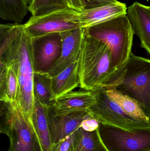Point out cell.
Listing matches in <instances>:
<instances>
[{
  "instance_id": "1",
  "label": "cell",
  "mask_w": 150,
  "mask_h": 151,
  "mask_svg": "<svg viewBox=\"0 0 150 151\" xmlns=\"http://www.w3.org/2000/svg\"><path fill=\"white\" fill-rule=\"evenodd\" d=\"M0 63L11 67L19 82L17 103L31 119L34 101L33 90L34 73L32 38L23 24H1Z\"/></svg>"
},
{
  "instance_id": "2",
  "label": "cell",
  "mask_w": 150,
  "mask_h": 151,
  "mask_svg": "<svg viewBox=\"0 0 150 151\" xmlns=\"http://www.w3.org/2000/svg\"><path fill=\"white\" fill-rule=\"evenodd\" d=\"M78 64L79 87L85 90L106 88L117 74L108 46L92 38L85 31Z\"/></svg>"
},
{
  "instance_id": "3",
  "label": "cell",
  "mask_w": 150,
  "mask_h": 151,
  "mask_svg": "<svg viewBox=\"0 0 150 151\" xmlns=\"http://www.w3.org/2000/svg\"><path fill=\"white\" fill-rule=\"evenodd\" d=\"M114 88L135 100L150 119V59L131 54L106 89Z\"/></svg>"
},
{
  "instance_id": "4",
  "label": "cell",
  "mask_w": 150,
  "mask_h": 151,
  "mask_svg": "<svg viewBox=\"0 0 150 151\" xmlns=\"http://www.w3.org/2000/svg\"><path fill=\"white\" fill-rule=\"evenodd\" d=\"M85 32L108 46L114 66L119 72L133 53L135 33L127 14L86 28Z\"/></svg>"
},
{
  "instance_id": "5",
  "label": "cell",
  "mask_w": 150,
  "mask_h": 151,
  "mask_svg": "<svg viewBox=\"0 0 150 151\" xmlns=\"http://www.w3.org/2000/svg\"><path fill=\"white\" fill-rule=\"evenodd\" d=\"M92 91L96 102L87 111L100 124L117 127L130 132L150 129V123L137 120L127 114L107 95L105 89L99 88Z\"/></svg>"
},
{
  "instance_id": "6",
  "label": "cell",
  "mask_w": 150,
  "mask_h": 151,
  "mask_svg": "<svg viewBox=\"0 0 150 151\" xmlns=\"http://www.w3.org/2000/svg\"><path fill=\"white\" fill-rule=\"evenodd\" d=\"M24 27L32 38L61 33L81 27L79 12L66 7L38 16H32Z\"/></svg>"
},
{
  "instance_id": "7",
  "label": "cell",
  "mask_w": 150,
  "mask_h": 151,
  "mask_svg": "<svg viewBox=\"0 0 150 151\" xmlns=\"http://www.w3.org/2000/svg\"><path fill=\"white\" fill-rule=\"evenodd\" d=\"M6 103L11 116L9 151H42L31 119L16 101Z\"/></svg>"
},
{
  "instance_id": "8",
  "label": "cell",
  "mask_w": 150,
  "mask_h": 151,
  "mask_svg": "<svg viewBox=\"0 0 150 151\" xmlns=\"http://www.w3.org/2000/svg\"><path fill=\"white\" fill-rule=\"evenodd\" d=\"M99 132L108 151H150V129L130 132L100 123Z\"/></svg>"
},
{
  "instance_id": "9",
  "label": "cell",
  "mask_w": 150,
  "mask_h": 151,
  "mask_svg": "<svg viewBox=\"0 0 150 151\" xmlns=\"http://www.w3.org/2000/svg\"><path fill=\"white\" fill-rule=\"evenodd\" d=\"M34 72L48 73L61 54L60 33L32 38Z\"/></svg>"
},
{
  "instance_id": "10",
  "label": "cell",
  "mask_w": 150,
  "mask_h": 151,
  "mask_svg": "<svg viewBox=\"0 0 150 151\" xmlns=\"http://www.w3.org/2000/svg\"><path fill=\"white\" fill-rule=\"evenodd\" d=\"M85 31V28L79 27L60 33L61 54L59 60L48 72L49 75L55 76L70 64L79 61Z\"/></svg>"
},
{
  "instance_id": "11",
  "label": "cell",
  "mask_w": 150,
  "mask_h": 151,
  "mask_svg": "<svg viewBox=\"0 0 150 151\" xmlns=\"http://www.w3.org/2000/svg\"><path fill=\"white\" fill-rule=\"evenodd\" d=\"M89 115L87 110L56 115L49 108L48 122L53 145L63 141L81 127L82 122Z\"/></svg>"
},
{
  "instance_id": "12",
  "label": "cell",
  "mask_w": 150,
  "mask_h": 151,
  "mask_svg": "<svg viewBox=\"0 0 150 151\" xmlns=\"http://www.w3.org/2000/svg\"><path fill=\"white\" fill-rule=\"evenodd\" d=\"M96 102V98L90 91H73L56 98L50 109L56 115H64L86 111Z\"/></svg>"
},
{
  "instance_id": "13",
  "label": "cell",
  "mask_w": 150,
  "mask_h": 151,
  "mask_svg": "<svg viewBox=\"0 0 150 151\" xmlns=\"http://www.w3.org/2000/svg\"><path fill=\"white\" fill-rule=\"evenodd\" d=\"M127 15L141 46L150 55V6L135 2L128 8Z\"/></svg>"
},
{
  "instance_id": "14",
  "label": "cell",
  "mask_w": 150,
  "mask_h": 151,
  "mask_svg": "<svg viewBox=\"0 0 150 151\" xmlns=\"http://www.w3.org/2000/svg\"><path fill=\"white\" fill-rule=\"evenodd\" d=\"M127 10L126 4L119 1L114 3L85 9L79 12L81 27L86 29L119 16L127 14Z\"/></svg>"
},
{
  "instance_id": "15",
  "label": "cell",
  "mask_w": 150,
  "mask_h": 151,
  "mask_svg": "<svg viewBox=\"0 0 150 151\" xmlns=\"http://www.w3.org/2000/svg\"><path fill=\"white\" fill-rule=\"evenodd\" d=\"M49 107L35 101L31 120L42 151H51L53 143L49 129Z\"/></svg>"
},
{
  "instance_id": "16",
  "label": "cell",
  "mask_w": 150,
  "mask_h": 151,
  "mask_svg": "<svg viewBox=\"0 0 150 151\" xmlns=\"http://www.w3.org/2000/svg\"><path fill=\"white\" fill-rule=\"evenodd\" d=\"M80 86L78 62L70 64L52 77V88L56 98Z\"/></svg>"
},
{
  "instance_id": "17",
  "label": "cell",
  "mask_w": 150,
  "mask_h": 151,
  "mask_svg": "<svg viewBox=\"0 0 150 151\" xmlns=\"http://www.w3.org/2000/svg\"><path fill=\"white\" fill-rule=\"evenodd\" d=\"M20 93L19 82L13 69L0 63V101L17 102Z\"/></svg>"
},
{
  "instance_id": "18",
  "label": "cell",
  "mask_w": 150,
  "mask_h": 151,
  "mask_svg": "<svg viewBox=\"0 0 150 151\" xmlns=\"http://www.w3.org/2000/svg\"><path fill=\"white\" fill-rule=\"evenodd\" d=\"M34 101L51 108L56 97L52 88V76L48 73L34 72L33 85Z\"/></svg>"
},
{
  "instance_id": "19",
  "label": "cell",
  "mask_w": 150,
  "mask_h": 151,
  "mask_svg": "<svg viewBox=\"0 0 150 151\" xmlns=\"http://www.w3.org/2000/svg\"><path fill=\"white\" fill-rule=\"evenodd\" d=\"M106 90L109 97L117 103L130 117L140 121L150 123V119L145 115L141 106L135 100L122 94L115 89Z\"/></svg>"
},
{
  "instance_id": "20",
  "label": "cell",
  "mask_w": 150,
  "mask_h": 151,
  "mask_svg": "<svg viewBox=\"0 0 150 151\" xmlns=\"http://www.w3.org/2000/svg\"><path fill=\"white\" fill-rule=\"evenodd\" d=\"M28 7L24 0H0V17L4 20L20 24L29 11Z\"/></svg>"
},
{
  "instance_id": "21",
  "label": "cell",
  "mask_w": 150,
  "mask_h": 151,
  "mask_svg": "<svg viewBox=\"0 0 150 151\" xmlns=\"http://www.w3.org/2000/svg\"><path fill=\"white\" fill-rule=\"evenodd\" d=\"M75 151H108L103 143L99 128L88 131L80 127Z\"/></svg>"
},
{
  "instance_id": "22",
  "label": "cell",
  "mask_w": 150,
  "mask_h": 151,
  "mask_svg": "<svg viewBox=\"0 0 150 151\" xmlns=\"http://www.w3.org/2000/svg\"><path fill=\"white\" fill-rule=\"evenodd\" d=\"M66 7H68L63 0H31L28 9L32 15L34 16Z\"/></svg>"
},
{
  "instance_id": "23",
  "label": "cell",
  "mask_w": 150,
  "mask_h": 151,
  "mask_svg": "<svg viewBox=\"0 0 150 151\" xmlns=\"http://www.w3.org/2000/svg\"><path fill=\"white\" fill-rule=\"evenodd\" d=\"M79 128L63 141L53 145L51 151H75Z\"/></svg>"
},
{
  "instance_id": "24",
  "label": "cell",
  "mask_w": 150,
  "mask_h": 151,
  "mask_svg": "<svg viewBox=\"0 0 150 151\" xmlns=\"http://www.w3.org/2000/svg\"><path fill=\"white\" fill-rule=\"evenodd\" d=\"M100 123L90 114L82 122L81 127L86 131H93L99 128Z\"/></svg>"
},
{
  "instance_id": "25",
  "label": "cell",
  "mask_w": 150,
  "mask_h": 151,
  "mask_svg": "<svg viewBox=\"0 0 150 151\" xmlns=\"http://www.w3.org/2000/svg\"><path fill=\"white\" fill-rule=\"evenodd\" d=\"M68 8L81 12L86 9V5L84 0H63Z\"/></svg>"
},
{
  "instance_id": "26",
  "label": "cell",
  "mask_w": 150,
  "mask_h": 151,
  "mask_svg": "<svg viewBox=\"0 0 150 151\" xmlns=\"http://www.w3.org/2000/svg\"><path fill=\"white\" fill-rule=\"evenodd\" d=\"M84 1L86 5V9L99 7L118 1L117 0H84Z\"/></svg>"
},
{
  "instance_id": "27",
  "label": "cell",
  "mask_w": 150,
  "mask_h": 151,
  "mask_svg": "<svg viewBox=\"0 0 150 151\" xmlns=\"http://www.w3.org/2000/svg\"><path fill=\"white\" fill-rule=\"evenodd\" d=\"M24 1H25L28 4H30L31 1V0H24Z\"/></svg>"
},
{
  "instance_id": "28",
  "label": "cell",
  "mask_w": 150,
  "mask_h": 151,
  "mask_svg": "<svg viewBox=\"0 0 150 151\" xmlns=\"http://www.w3.org/2000/svg\"><path fill=\"white\" fill-rule=\"evenodd\" d=\"M146 1H149V0H146Z\"/></svg>"
}]
</instances>
